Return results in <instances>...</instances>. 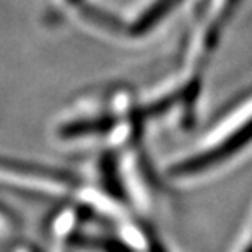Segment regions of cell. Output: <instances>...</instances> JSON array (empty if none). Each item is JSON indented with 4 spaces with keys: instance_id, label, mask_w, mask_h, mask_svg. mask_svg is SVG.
<instances>
[{
    "instance_id": "cell-1",
    "label": "cell",
    "mask_w": 252,
    "mask_h": 252,
    "mask_svg": "<svg viewBox=\"0 0 252 252\" xmlns=\"http://www.w3.org/2000/svg\"><path fill=\"white\" fill-rule=\"evenodd\" d=\"M252 142V117L246 122L243 127L236 128L229 137H226L224 140L213 147L212 150H208L205 155H198L195 158L187 159L186 163H182L178 166V174H192L203 171L207 168H210L215 163L223 161V159L229 158L236 152H239L241 148H244L246 145H249Z\"/></svg>"
},
{
    "instance_id": "cell-2",
    "label": "cell",
    "mask_w": 252,
    "mask_h": 252,
    "mask_svg": "<svg viewBox=\"0 0 252 252\" xmlns=\"http://www.w3.org/2000/svg\"><path fill=\"white\" fill-rule=\"evenodd\" d=\"M246 252H252V246H249V248L246 249Z\"/></svg>"
}]
</instances>
